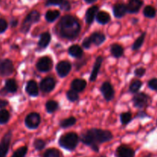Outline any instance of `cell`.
I'll return each instance as SVG.
<instances>
[{
    "label": "cell",
    "mask_w": 157,
    "mask_h": 157,
    "mask_svg": "<svg viewBox=\"0 0 157 157\" xmlns=\"http://www.w3.org/2000/svg\"><path fill=\"white\" fill-rule=\"evenodd\" d=\"M113 139V134L109 130L93 128L82 133L81 140L85 145L89 146L95 152L99 151L98 144L108 142Z\"/></svg>",
    "instance_id": "obj_1"
},
{
    "label": "cell",
    "mask_w": 157,
    "mask_h": 157,
    "mask_svg": "<svg viewBox=\"0 0 157 157\" xmlns=\"http://www.w3.org/2000/svg\"><path fill=\"white\" fill-rule=\"evenodd\" d=\"M58 31L62 38L73 40L78 36L81 32V24L75 16L64 15L58 24Z\"/></svg>",
    "instance_id": "obj_2"
},
{
    "label": "cell",
    "mask_w": 157,
    "mask_h": 157,
    "mask_svg": "<svg viewBox=\"0 0 157 157\" xmlns=\"http://www.w3.org/2000/svg\"><path fill=\"white\" fill-rule=\"evenodd\" d=\"M58 143L62 148L67 150H73L79 143V136L76 133L73 132L64 133L60 137Z\"/></svg>",
    "instance_id": "obj_3"
},
{
    "label": "cell",
    "mask_w": 157,
    "mask_h": 157,
    "mask_svg": "<svg viewBox=\"0 0 157 157\" xmlns=\"http://www.w3.org/2000/svg\"><path fill=\"white\" fill-rule=\"evenodd\" d=\"M40 19V14L39 12H37V11H32L31 12L29 15L26 16V18H25V20L23 21L22 25H21V31L24 33L29 32V30L30 29L31 26L32 25V24L35 22H38Z\"/></svg>",
    "instance_id": "obj_4"
},
{
    "label": "cell",
    "mask_w": 157,
    "mask_h": 157,
    "mask_svg": "<svg viewBox=\"0 0 157 157\" xmlns=\"http://www.w3.org/2000/svg\"><path fill=\"white\" fill-rule=\"evenodd\" d=\"M40 123H41V117L38 113H35V112L29 113L25 120V124L26 127L32 130L36 129L39 126Z\"/></svg>",
    "instance_id": "obj_5"
},
{
    "label": "cell",
    "mask_w": 157,
    "mask_h": 157,
    "mask_svg": "<svg viewBox=\"0 0 157 157\" xmlns=\"http://www.w3.org/2000/svg\"><path fill=\"white\" fill-rule=\"evenodd\" d=\"M53 61L50 57L44 56L40 58L36 64V67L39 71L48 72L52 68Z\"/></svg>",
    "instance_id": "obj_6"
},
{
    "label": "cell",
    "mask_w": 157,
    "mask_h": 157,
    "mask_svg": "<svg viewBox=\"0 0 157 157\" xmlns=\"http://www.w3.org/2000/svg\"><path fill=\"white\" fill-rule=\"evenodd\" d=\"M150 100V97L146 94L138 93L133 98V105L137 108H144L148 105Z\"/></svg>",
    "instance_id": "obj_7"
},
{
    "label": "cell",
    "mask_w": 157,
    "mask_h": 157,
    "mask_svg": "<svg viewBox=\"0 0 157 157\" xmlns=\"http://www.w3.org/2000/svg\"><path fill=\"white\" fill-rule=\"evenodd\" d=\"M11 139H12V132L9 131L5 134L0 143V157H6L10 145Z\"/></svg>",
    "instance_id": "obj_8"
},
{
    "label": "cell",
    "mask_w": 157,
    "mask_h": 157,
    "mask_svg": "<svg viewBox=\"0 0 157 157\" xmlns=\"http://www.w3.org/2000/svg\"><path fill=\"white\" fill-rule=\"evenodd\" d=\"M14 66L12 61L9 59L0 60V75L8 76L13 72Z\"/></svg>",
    "instance_id": "obj_9"
},
{
    "label": "cell",
    "mask_w": 157,
    "mask_h": 157,
    "mask_svg": "<svg viewBox=\"0 0 157 157\" xmlns=\"http://www.w3.org/2000/svg\"><path fill=\"white\" fill-rule=\"evenodd\" d=\"M56 84V81L52 77H48L44 78L40 83V89L44 93H50L52 90H54Z\"/></svg>",
    "instance_id": "obj_10"
},
{
    "label": "cell",
    "mask_w": 157,
    "mask_h": 157,
    "mask_svg": "<svg viewBox=\"0 0 157 157\" xmlns=\"http://www.w3.org/2000/svg\"><path fill=\"white\" fill-rule=\"evenodd\" d=\"M71 64L67 61H60L56 66V71L61 78H64L71 70Z\"/></svg>",
    "instance_id": "obj_11"
},
{
    "label": "cell",
    "mask_w": 157,
    "mask_h": 157,
    "mask_svg": "<svg viewBox=\"0 0 157 157\" xmlns=\"http://www.w3.org/2000/svg\"><path fill=\"white\" fill-rule=\"evenodd\" d=\"M101 91L106 101H111L114 98V90L110 82H104L101 85Z\"/></svg>",
    "instance_id": "obj_12"
},
{
    "label": "cell",
    "mask_w": 157,
    "mask_h": 157,
    "mask_svg": "<svg viewBox=\"0 0 157 157\" xmlns=\"http://www.w3.org/2000/svg\"><path fill=\"white\" fill-rule=\"evenodd\" d=\"M117 157H134V150L127 145H121L116 150Z\"/></svg>",
    "instance_id": "obj_13"
},
{
    "label": "cell",
    "mask_w": 157,
    "mask_h": 157,
    "mask_svg": "<svg viewBox=\"0 0 157 157\" xmlns=\"http://www.w3.org/2000/svg\"><path fill=\"white\" fill-rule=\"evenodd\" d=\"M143 0H129L127 4V12L130 13H136L143 6Z\"/></svg>",
    "instance_id": "obj_14"
},
{
    "label": "cell",
    "mask_w": 157,
    "mask_h": 157,
    "mask_svg": "<svg viewBox=\"0 0 157 157\" xmlns=\"http://www.w3.org/2000/svg\"><path fill=\"white\" fill-rule=\"evenodd\" d=\"M71 87L72 90H75L78 93H79V92H82L86 88V87H87V82L84 79L77 78V79H75L72 81Z\"/></svg>",
    "instance_id": "obj_15"
},
{
    "label": "cell",
    "mask_w": 157,
    "mask_h": 157,
    "mask_svg": "<svg viewBox=\"0 0 157 157\" xmlns=\"http://www.w3.org/2000/svg\"><path fill=\"white\" fill-rule=\"evenodd\" d=\"M103 61V58L101 56L98 57V58L96 59V61L94 63V65L93 70L91 71V75L90 76V81H94L96 80L97 77H98V74H99L100 69H101V64H102Z\"/></svg>",
    "instance_id": "obj_16"
},
{
    "label": "cell",
    "mask_w": 157,
    "mask_h": 157,
    "mask_svg": "<svg viewBox=\"0 0 157 157\" xmlns=\"http://www.w3.org/2000/svg\"><path fill=\"white\" fill-rule=\"evenodd\" d=\"M90 41H91L92 44L94 45H101V44L104 42L106 40V36L104 34L101 33V32H94L93 34L89 36Z\"/></svg>",
    "instance_id": "obj_17"
},
{
    "label": "cell",
    "mask_w": 157,
    "mask_h": 157,
    "mask_svg": "<svg viewBox=\"0 0 157 157\" xmlns=\"http://www.w3.org/2000/svg\"><path fill=\"white\" fill-rule=\"evenodd\" d=\"M113 15L116 18H121L124 17L127 12V6L123 3H118L113 6Z\"/></svg>",
    "instance_id": "obj_18"
},
{
    "label": "cell",
    "mask_w": 157,
    "mask_h": 157,
    "mask_svg": "<svg viewBox=\"0 0 157 157\" xmlns=\"http://www.w3.org/2000/svg\"><path fill=\"white\" fill-rule=\"evenodd\" d=\"M98 6H91L87 9V12L85 15V20L87 24H91L94 21L95 16H97V14L98 13Z\"/></svg>",
    "instance_id": "obj_19"
},
{
    "label": "cell",
    "mask_w": 157,
    "mask_h": 157,
    "mask_svg": "<svg viewBox=\"0 0 157 157\" xmlns=\"http://www.w3.org/2000/svg\"><path fill=\"white\" fill-rule=\"evenodd\" d=\"M26 92L32 97H36L38 95V87L35 81H29L26 84Z\"/></svg>",
    "instance_id": "obj_20"
},
{
    "label": "cell",
    "mask_w": 157,
    "mask_h": 157,
    "mask_svg": "<svg viewBox=\"0 0 157 157\" xmlns=\"http://www.w3.org/2000/svg\"><path fill=\"white\" fill-rule=\"evenodd\" d=\"M51 41V34L49 32H44L40 36L38 41V47L41 49H44L48 46Z\"/></svg>",
    "instance_id": "obj_21"
},
{
    "label": "cell",
    "mask_w": 157,
    "mask_h": 157,
    "mask_svg": "<svg viewBox=\"0 0 157 157\" xmlns=\"http://www.w3.org/2000/svg\"><path fill=\"white\" fill-rule=\"evenodd\" d=\"M68 53L71 56L76 58H81L83 56V49L78 44H73L68 48Z\"/></svg>",
    "instance_id": "obj_22"
},
{
    "label": "cell",
    "mask_w": 157,
    "mask_h": 157,
    "mask_svg": "<svg viewBox=\"0 0 157 157\" xmlns=\"http://www.w3.org/2000/svg\"><path fill=\"white\" fill-rule=\"evenodd\" d=\"M124 48L119 44H113L110 47V52L114 58H121L124 55Z\"/></svg>",
    "instance_id": "obj_23"
},
{
    "label": "cell",
    "mask_w": 157,
    "mask_h": 157,
    "mask_svg": "<svg viewBox=\"0 0 157 157\" xmlns=\"http://www.w3.org/2000/svg\"><path fill=\"white\" fill-rule=\"evenodd\" d=\"M97 21L100 23V24H107L110 21V16L107 12H104V11H101V12H98L97 14Z\"/></svg>",
    "instance_id": "obj_24"
},
{
    "label": "cell",
    "mask_w": 157,
    "mask_h": 157,
    "mask_svg": "<svg viewBox=\"0 0 157 157\" xmlns=\"http://www.w3.org/2000/svg\"><path fill=\"white\" fill-rule=\"evenodd\" d=\"M5 89L7 92H10V93H15L18 89V85H17L16 81L14 79H9L6 81V86H5Z\"/></svg>",
    "instance_id": "obj_25"
},
{
    "label": "cell",
    "mask_w": 157,
    "mask_h": 157,
    "mask_svg": "<svg viewBox=\"0 0 157 157\" xmlns=\"http://www.w3.org/2000/svg\"><path fill=\"white\" fill-rule=\"evenodd\" d=\"M60 16V12L58 10H49L46 12L45 18L49 22L55 21Z\"/></svg>",
    "instance_id": "obj_26"
},
{
    "label": "cell",
    "mask_w": 157,
    "mask_h": 157,
    "mask_svg": "<svg viewBox=\"0 0 157 157\" xmlns=\"http://www.w3.org/2000/svg\"><path fill=\"white\" fill-rule=\"evenodd\" d=\"M145 38H146V32H144V33L141 34V35L136 38V41H134L133 46H132V49L134 51L139 50V49L142 47L143 44H144Z\"/></svg>",
    "instance_id": "obj_27"
},
{
    "label": "cell",
    "mask_w": 157,
    "mask_h": 157,
    "mask_svg": "<svg viewBox=\"0 0 157 157\" xmlns=\"http://www.w3.org/2000/svg\"><path fill=\"white\" fill-rule=\"evenodd\" d=\"M76 118L74 117H71L61 121L60 122V126H61V128H67V127H72V126L75 125L76 124Z\"/></svg>",
    "instance_id": "obj_28"
},
{
    "label": "cell",
    "mask_w": 157,
    "mask_h": 157,
    "mask_svg": "<svg viewBox=\"0 0 157 157\" xmlns=\"http://www.w3.org/2000/svg\"><path fill=\"white\" fill-rule=\"evenodd\" d=\"M144 15L149 18H153L156 15V10L152 6H147L144 9Z\"/></svg>",
    "instance_id": "obj_29"
},
{
    "label": "cell",
    "mask_w": 157,
    "mask_h": 157,
    "mask_svg": "<svg viewBox=\"0 0 157 157\" xmlns=\"http://www.w3.org/2000/svg\"><path fill=\"white\" fill-rule=\"evenodd\" d=\"M45 107L48 113H52L58 110V103L57 102V101H53V100H51V101H48L47 103H46Z\"/></svg>",
    "instance_id": "obj_30"
},
{
    "label": "cell",
    "mask_w": 157,
    "mask_h": 157,
    "mask_svg": "<svg viewBox=\"0 0 157 157\" xmlns=\"http://www.w3.org/2000/svg\"><path fill=\"white\" fill-rule=\"evenodd\" d=\"M142 85H143V83L140 80H138V79L133 80V81L131 82V84H130V87H129V90H130V91L131 92V93H136V92L141 88Z\"/></svg>",
    "instance_id": "obj_31"
},
{
    "label": "cell",
    "mask_w": 157,
    "mask_h": 157,
    "mask_svg": "<svg viewBox=\"0 0 157 157\" xmlns=\"http://www.w3.org/2000/svg\"><path fill=\"white\" fill-rule=\"evenodd\" d=\"M43 157H61V153L57 149L51 148L46 150Z\"/></svg>",
    "instance_id": "obj_32"
},
{
    "label": "cell",
    "mask_w": 157,
    "mask_h": 157,
    "mask_svg": "<svg viewBox=\"0 0 157 157\" xmlns=\"http://www.w3.org/2000/svg\"><path fill=\"white\" fill-rule=\"evenodd\" d=\"M132 120V114L130 112H125L121 114V122L123 125H127Z\"/></svg>",
    "instance_id": "obj_33"
},
{
    "label": "cell",
    "mask_w": 157,
    "mask_h": 157,
    "mask_svg": "<svg viewBox=\"0 0 157 157\" xmlns=\"http://www.w3.org/2000/svg\"><path fill=\"white\" fill-rule=\"evenodd\" d=\"M67 98L71 102H75V101H77L79 100V95H78V93L77 91L74 90H70L67 92Z\"/></svg>",
    "instance_id": "obj_34"
},
{
    "label": "cell",
    "mask_w": 157,
    "mask_h": 157,
    "mask_svg": "<svg viewBox=\"0 0 157 157\" xmlns=\"http://www.w3.org/2000/svg\"><path fill=\"white\" fill-rule=\"evenodd\" d=\"M10 118L9 113L6 110H0V124H6Z\"/></svg>",
    "instance_id": "obj_35"
},
{
    "label": "cell",
    "mask_w": 157,
    "mask_h": 157,
    "mask_svg": "<svg viewBox=\"0 0 157 157\" xmlns=\"http://www.w3.org/2000/svg\"><path fill=\"white\" fill-rule=\"evenodd\" d=\"M28 148L26 147H21L15 150L12 157H25L27 153Z\"/></svg>",
    "instance_id": "obj_36"
},
{
    "label": "cell",
    "mask_w": 157,
    "mask_h": 157,
    "mask_svg": "<svg viewBox=\"0 0 157 157\" xmlns=\"http://www.w3.org/2000/svg\"><path fill=\"white\" fill-rule=\"evenodd\" d=\"M45 147V142L41 139H36L34 141V147L37 150H41Z\"/></svg>",
    "instance_id": "obj_37"
},
{
    "label": "cell",
    "mask_w": 157,
    "mask_h": 157,
    "mask_svg": "<svg viewBox=\"0 0 157 157\" xmlns=\"http://www.w3.org/2000/svg\"><path fill=\"white\" fill-rule=\"evenodd\" d=\"M148 86L151 90L157 91V78H152L148 82Z\"/></svg>",
    "instance_id": "obj_38"
},
{
    "label": "cell",
    "mask_w": 157,
    "mask_h": 157,
    "mask_svg": "<svg viewBox=\"0 0 157 157\" xmlns=\"http://www.w3.org/2000/svg\"><path fill=\"white\" fill-rule=\"evenodd\" d=\"M134 73L136 76L139 77V78H141V77H143L144 75H145L146 69L144 68V67H138V68H136V70H135Z\"/></svg>",
    "instance_id": "obj_39"
},
{
    "label": "cell",
    "mask_w": 157,
    "mask_h": 157,
    "mask_svg": "<svg viewBox=\"0 0 157 157\" xmlns=\"http://www.w3.org/2000/svg\"><path fill=\"white\" fill-rule=\"evenodd\" d=\"M8 27L7 21L3 18H0V33L4 32Z\"/></svg>",
    "instance_id": "obj_40"
},
{
    "label": "cell",
    "mask_w": 157,
    "mask_h": 157,
    "mask_svg": "<svg viewBox=\"0 0 157 157\" xmlns=\"http://www.w3.org/2000/svg\"><path fill=\"white\" fill-rule=\"evenodd\" d=\"M60 6H61V9H62V10H64V11H68V10H70V9H71L70 3H69V2L67 1V0H64V1H63L62 3L60 5Z\"/></svg>",
    "instance_id": "obj_41"
},
{
    "label": "cell",
    "mask_w": 157,
    "mask_h": 157,
    "mask_svg": "<svg viewBox=\"0 0 157 157\" xmlns=\"http://www.w3.org/2000/svg\"><path fill=\"white\" fill-rule=\"evenodd\" d=\"M82 45L84 48H86V49L90 48V46L92 45V43H91V41H90V39L89 37H87V38H86L85 39H84V41H83V42H82Z\"/></svg>",
    "instance_id": "obj_42"
},
{
    "label": "cell",
    "mask_w": 157,
    "mask_h": 157,
    "mask_svg": "<svg viewBox=\"0 0 157 157\" xmlns=\"http://www.w3.org/2000/svg\"><path fill=\"white\" fill-rule=\"evenodd\" d=\"M64 0H48L46 5L47 6H58L61 5Z\"/></svg>",
    "instance_id": "obj_43"
},
{
    "label": "cell",
    "mask_w": 157,
    "mask_h": 157,
    "mask_svg": "<svg viewBox=\"0 0 157 157\" xmlns=\"http://www.w3.org/2000/svg\"><path fill=\"white\" fill-rule=\"evenodd\" d=\"M7 105H8V101H5V100H0V108L5 107Z\"/></svg>",
    "instance_id": "obj_44"
},
{
    "label": "cell",
    "mask_w": 157,
    "mask_h": 157,
    "mask_svg": "<svg viewBox=\"0 0 157 157\" xmlns=\"http://www.w3.org/2000/svg\"><path fill=\"white\" fill-rule=\"evenodd\" d=\"M17 24H18V21H17V20H13V21L11 22V25H12V27H15V26L17 25Z\"/></svg>",
    "instance_id": "obj_45"
},
{
    "label": "cell",
    "mask_w": 157,
    "mask_h": 157,
    "mask_svg": "<svg viewBox=\"0 0 157 157\" xmlns=\"http://www.w3.org/2000/svg\"><path fill=\"white\" fill-rule=\"evenodd\" d=\"M138 115H141V117H147V114L144 112H140V113H138Z\"/></svg>",
    "instance_id": "obj_46"
},
{
    "label": "cell",
    "mask_w": 157,
    "mask_h": 157,
    "mask_svg": "<svg viewBox=\"0 0 157 157\" xmlns=\"http://www.w3.org/2000/svg\"><path fill=\"white\" fill-rule=\"evenodd\" d=\"M84 1L87 3H91V2H94L97 1V0H84Z\"/></svg>",
    "instance_id": "obj_47"
},
{
    "label": "cell",
    "mask_w": 157,
    "mask_h": 157,
    "mask_svg": "<svg viewBox=\"0 0 157 157\" xmlns=\"http://www.w3.org/2000/svg\"><path fill=\"white\" fill-rule=\"evenodd\" d=\"M99 157H107V156H99Z\"/></svg>",
    "instance_id": "obj_48"
}]
</instances>
